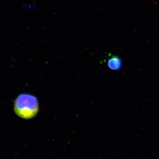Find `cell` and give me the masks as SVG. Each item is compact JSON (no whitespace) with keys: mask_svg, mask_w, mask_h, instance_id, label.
<instances>
[{"mask_svg":"<svg viewBox=\"0 0 159 159\" xmlns=\"http://www.w3.org/2000/svg\"><path fill=\"white\" fill-rule=\"evenodd\" d=\"M36 6L34 4H31L30 3H25L21 6L22 9H27V10H33L35 9Z\"/></svg>","mask_w":159,"mask_h":159,"instance_id":"3","label":"cell"},{"mask_svg":"<svg viewBox=\"0 0 159 159\" xmlns=\"http://www.w3.org/2000/svg\"><path fill=\"white\" fill-rule=\"evenodd\" d=\"M14 111L17 116L24 119H31L35 116L39 110V105L36 97L29 94H21L15 101Z\"/></svg>","mask_w":159,"mask_h":159,"instance_id":"1","label":"cell"},{"mask_svg":"<svg viewBox=\"0 0 159 159\" xmlns=\"http://www.w3.org/2000/svg\"><path fill=\"white\" fill-rule=\"evenodd\" d=\"M122 60L116 56H112L108 60L107 66L111 70H117L122 67Z\"/></svg>","mask_w":159,"mask_h":159,"instance_id":"2","label":"cell"}]
</instances>
